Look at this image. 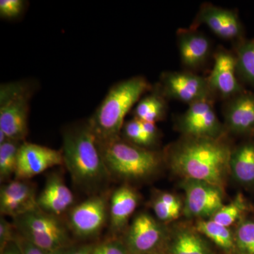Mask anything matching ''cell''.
<instances>
[{
    "label": "cell",
    "mask_w": 254,
    "mask_h": 254,
    "mask_svg": "<svg viewBox=\"0 0 254 254\" xmlns=\"http://www.w3.org/2000/svg\"><path fill=\"white\" fill-rule=\"evenodd\" d=\"M14 242L17 245L21 254H52L33 245L17 232H16Z\"/></svg>",
    "instance_id": "cell-33"
},
{
    "label": "cell",
    "mask_w": 254,
    "mask_h": 254,
    "mask_svg": "<svg viewBox=\"0 0 254 254\" xmlns=\"http://www.w3.org/2000/svg\"><path fill=\"white\" fill-rule=\"evenodd\" d=\"M98 145L111 178L140 181L154 175L160 168L156 152L131 144L121 136Z\"/></svg>",
    "instance_id": "cell-4"
},
{
    "label": "cell",
    "mask_w": 254,
    "mask_h": 254,
    "mask_svg": "<svg viewBox=\"0 0 254 254\" xmlns=\"http://www.w3.org/2000/svg\"><path fill=\"white\" fill-rule=\"evenodd\" d=\"M181 128L194 138H218L222 131L221 124L207 98L190 104L182 117Z\"/></svg>",
    "instance_id": "cell-12"
},
{
    "label": "cell",
    "mask_w": 254,
    "mask_h": 254,
    "mask_svg": "<svg viewBox=\"0 0 254 254\" xmlns=\"http://www.w3.org/2000/svg\"><path fill=\"white\" fill-rule=\"evenodd\" d=\"M230 169L235 180L242 185L254 184V144L246 143L232 153Z\"/></svg>",
    "instance_id": "cell-21"
},
{
    "label": "cell",
    "mask_w": 254,
    "mask_h": 254,
    "mask_svg": "<svg viewBox=\"0 0 254 254\" xmlns=\"http://www.w3.org/2000/svg\"><path fill=\"white\" fill-rule=\"evenodd\" d=\"M231 154L218 138L190 137L172 152L170 162L173 170L186 180L205 182L222 190Z\"/></svg>",
    "instance_id": "cell-2"
},
{
    "label": "cell",
    "mask_w": 254,
    "mask_h": 254,
    "mask_svg": "<svg viewBox=\"0 0 254 254\" xmlns=\"http://www.w3.org/2000/svg\"><path fill=\"white\" fill-rule=\"evenodd\" d=\"M138 202L139 195L128 185H123L114 190L109 200L110 231L117 234L125 230Z\"/></svg>",
    "instance_id": "cell-15"
},
{
    "label": "cell",
    "mask_w": 254,
    "mask_h": 254,
    "mask_svg": "<svg viewBox=\"0 0 254 254\" xmlns=\"http://www.w3.org/2000/svg\"><path fill=\"white\" fill-rule=\"evenodd\" d=\"M16 229L14 224L6 220L4 216L0 218V250L1 252L6 248V246L14 242Z\"/></svg>",
    "instance_id": "cell-32"
},
{
    "label": "cell",
    "mask_w": 254,
    "mask_h": 254,
    "mask_svg": "<svg viewBox=\"0 0 254 254\" xmlns=\"http://www.w3.org/2000/svg\"><path fill=\"white\" fill-rule=\"evenodd\" d=\"M162 83L168 96L190 104L206 99L210 89L208 80L190 73H166Z\"/></svg>",
    "instance_id": "cell-13"
},
{
    "label": "cell",
    "mask_w": 254,
    "mask_h": 254,
    "mask_svg": "<svg viewBox=\"0 0 254 254\" xmlns=\"http://www.w3.org/2000/svg\"><path fill=\"white\" fill-rule=\"evenodd\" d=\"M236 60L237 71L254 85V41L247 42L239 48Z\"/></svg>",
    "instance_id": "cell-27"
},
{
    "label": "cell",
    "mask_w": 254,
    "mask_h": 254,
    "mask_svg": "<svg viewBox=\"0 0 254 254\" xmlns=\"http://www.w3.org/2000/svg\"><path fill=\"white\" fill-rule=\"evenodd\" d=\"M157 199L161 201L164 204L168 205L177 210H181L182 203L180 199L175 195L170 193H162L157 197Z\"/></svg>",
    "instance_id": "cell-35"
},
{
    "label": "cell",
    "mask_w": 254,
    "mask_h": 254,
    "mask_svg": "<svg viewBox=\"0 0 254 254\" xmlns=\"http://www.w3.org/2000/svg\"></svg>",
    "instance_id": "cell-37"
},
{
    "label": "cell",
    "mask_w": 254,
    "mask_h": 254,
    "mask_svg": "<svg viewBox=\"0 0 254 254\" xmlns=\"http://www.w3.org/2000/svg\"><path fill=\"white\" fill-rule=\"evenodd\" d=\"M234 254H254V221L244 220L235 232Z\"/></svg>",
    "instance_id": "cell-26"
},
{
    "label": "cell",
    "mask_w": 254,
    "mask_h": 254,
    "mask_svg": "<svg viewBox=\"0 0 254 254\" xmlns=\"http://www.w3.org/2000/svg\"><path fill=\"white\" fill-rule=\"evenodd\" d=\"M109 199L106 192L92 195L68 212L67 226L80 239L96 237L109 220Z\"/></svg>",
    "instance_id": "cell-7"
},
{
    "label": "cell",
    "mask_w": 254,
    "mask_h": 254,
    "mask_svg": "<svg viewBox=\"0 0 254 254\" xmlns=\"http://www.w3.org/2000/svg\"><path fill=\"white\" fill-rule=\"evenodd\" d=\"M167 241L168 233L161 222L141 213L133 219L123 242L129 254H155L165 248Z\"/></svg>",
    "instance_id": "cell-8"
},
{
    "label": "cell",
    "mask_w": 254,
    "mask_h": 254,
    "mask_svg": "<svg viewBox=\"0 0 254 254\" xmlns=\"http://www.w3.org/2000/svg\"><path fill=\"white\" fill-rule=\"evenodd\" d=\"M165 246L167 254H213L197 232L184 229L175 234Z\"/></svg>",
    "instance_id": "cell-20"
},
{
    "label": "cell",
    "mask_w": 254,
    "mask_h": 254,
    "mask_svg": "<svg viewBox=\"0 0 254 254\" xmlns=\"http://www.w3.org/2000/svg\"><path fill=\"white\" fill-rule=\"evenodd\" d=\"M13 224L21 236L50 254L72 245L67 225L39 208L13 218Z\"/></svg>",
    "instance_id": "cell-5"
},
{
    "label": "cell",
    "mask_w": 254,
    "mask_h": 254,
    "mask_svg": "<svg viewBox=\"0 0 254 254\" xmlns=\"http://www.w3.org/2000/svg\"><path fill=\"white\" fill-rule=\"evenodd\" d=\"M247 208L245 200L238 195L235 200L227 205H223L213 216L211 220L223 226L229 227L241 218Z\"/></svg>",
    "instance_id": "cell-25"
},
{
    "label": "cell",
    "mask_w": 254,
    "mask_h": 254,
    "mask_svg": "<svg viewBox=\"0 0 254 254\" xmlns=\"http://www.w3.org/2000/svg\"><path fill=\"white\" fill-rule=\"evenodd\" d=\"M64 165L63 151L24 141L18 150L14 179L30 180L48 169Z\"/></svg>",
    "instance_id": "cell-9"
},
{
    "label": "cell",
    "mask_w": 254,
    "mask_h": 254,
    "mask_svg": "<svg viewBox=\"0 0 254 254\" xmlns=\"http://www.w3.org/2000/svg\"><path fill=\"white\" fill-rule=\"evenodd\" d=\"M153 211L157 219L161 222H167L175 220L180 216L181 210H177L168 205L164 204L161 201L155 198L152 205Z\"/></svg>",
    "instance_id": "cell-31"
},
{
    "label": "cell",
    "mask_w": 254,
    "mask_h": 254,
    "mask_svg": "<svg viewBox=\"0 0 254 254\" xmlns=\"http://www.w3.org/2000/svg\"><path fill=\"white\" fill-rule=\"evenodd\" d=\"M25 1L22 0H1L0 16L4 18H14L22 14Z\"/></svg>",
    "instance_id": "cell-30"
},
{
    "label": "cell",
    "mask_w": 254,
    "mask_h": 254,
    "mask_svg": "<svg viewBox=\"0 0 254 254\" xmlns=\"http://www.w3.org/2000/svg\"><path fill=\"white\" fill-rule=\"evenodd\" d=\"M199 21L217 36L224 39H233L240 36L242 26L233 11L216 6H206L199 14Z\"/></svg>",
    "instance_id": "cell-17"
},
{
    "label": "cell",
    "mask_w": 254,
    "mask_h": 254,
    "mask_svg": "<svg viewBox=\"0 0 254 254\" xmlns=\"http://www.w3.org/2000/svg\"><path fill=\"white\" fill-rule=\"evenodd\" d=\"M38 208L46 213L60 217L69 211L74 203L72 191L59 174H50L46 185L38 195Z\"/></svg>",
    "instance_id": "cell-14"
},
{
    "label": "cell",
    "mask_w": 254,
    "mask_h": 254,
    "mask_svg": "<svg viewBox=\"0 0 254 254\" xmlns=\"http://www.w3.org/2000/svg\"><path fill=\"white\" fill-rule=\"evenodd\" d=\"M95 245H71L54 254H92Z\"/></svg>",
    "instance_id": "cell-34"
},
{
    "label": "cell",
    "mask_w": 254,
    "mask_h": 254,
    "mask_svg": "<svg viewBox=\"0 0 254 254\" xmlns=\"http://www.w3.org/2000/svg\"><path fill=\"white\" fill-rule=\"evenodd\" d=\"M34 88L27 82L3 83L0 88V131L6 138L24 142L28 135L29 102Z\"/></svg>",
    "instance_id": "cell-6"
},
{
    "label": "cell",
    "mask_w": 254,
    "mask_h": 254,
    "mask_svg": "<svg viewBox=\"0 0 254 254\" xmlns=\"http://www.w3.org/2000/svg\"><path fill=\"white\" fill-rule=\"evenodd\" d=\"M196 231L208 238L225 253H235V232L229 227L212 220H200L196 223Z\"/></svg>",
    "instance_id": "cell-22"
},
{
    "label": "cell",
    "mask_w": 254,
    "mask_h": 254,
    "mask_svg": "<svg viewBox=\"0 0 254 254\" xmlns=\"http://www.w3.org/2000/svg\"><path fill=\"white\" fill-rule=\"evenodd\" d=\"M23 142L8 139L0 144V180L1 183L11 181L15 177L18 150Z\"/></svg>",
    "instance_id": "cell-23"
},
{
    "label": "cell",
    "mask_w": 254,
    "mask_h": 254,
    "mask_svg": "<svg viewBox=\"0 0 254 254\" xmlns=\"http://www.w3.org/2000/svg\"><path fill=\"white\" fill-rule=\"evenodd\" d=\"M1 254H21V253L17 245L13 242L6 246V248L1 252Z\"/></svg>",
    "instance_id": "cell-36"
},
{
    "label": "cell",
    "mask_w": 254,
    "mask_h": 254,
    "mask_svg": "<svg viewBox=\"0 0 254 254\" xmlns=\"http://www.w3.org/2000/svg\"><path fill=\"white\" fill-rule=\"evenodd\" d=\"M180 56L185 66L196 67L206 59L210 51L208 40L200 33L185 31L179 38Z\"/></svg>",
    "instance_id": "cell-19"
},
{
    "label": "cell",
    "mask_w": 254,
    "mask_h": 254,
    "mask_svg": "<svg viewBox=\"0 0 254 254\" xmlns=\"http://www.w3.org/2000/svg\"><path fill=\"white\" fill-rule=\"evenodd\" d=\"M122 133L125 141L131 144L145 148L151 146L142 128L141 121L138 119L134 118L125 123Z\"/></svg>",
    "instance_id": "cell-28"
},
{
    "label": "cell",
    "mask_w": 254,
    "mask_h": 254,
    "mask_svg": "<svg viewBox=\"0 0 254 254\" xmlns=\"http://www.w3.org/2000/svg\"><path fill=\"white\" fill-rule=\"evenodd\" d=\"M149 88L144 78L137 76L119 82L110 88L88 120L98 143L121 136L125 117Z\"/></svg>",
    "instance_id": "cell-3"
},
{
    "label": "cell",
    "mask_w": 254,
    "mask_h": 254,
    "mask_svg": "<svg viewBox=\"0 0 254 254\" xmlns=\"http://www.w3.org/2000/svg\"><path fill=\"white\" fill-rule=\"evenodd\" d=\"M165 113V102L157 94L148 95L140 100L134 110L135 118L151 123L161 120Z\"/></svg>",
    "instance_id": "cell-24"
},
{
    "label": "cell",
    "mask_w": 254,
    "mask_h": 254,
    "mask_svg": "<svg viewBox=\"0 0 254 254\" xmlns=\"http://www.w3.org/2000/svg\"><path fill=\"white\" fill-rule=\"evenodd\" d=\"M236 71V58L228 53H218L208 80L210 88L223 97H230L240 93L242 88L237 81Z\"/></svg>",
    "instance_id": "cell-16"
},
{
    "label": "cell",
    "mask_w": 254,
    "mask_h": 254,
    "mask_svg": "<svg viewBox=\"0 0 254 254\" xmlns=\"http://www.w3.org/2000/svg\"><path fill=\"white\" fill-rule=\"evenodd\" d=\"M92 254H129L123 241L110 239L95 245Z\"/></svg>",
    "instance_id": "cell-29"
},
{
    "label": "cell",
    "mask_w": 254,
    "mask_h": 254,
    "mask_svg": "<svg viewBox=\"0 0 254 254\" xmlns=\"http://www.w3.org/2000/svg\"><path fill=\"white\" fill-rule=\"evenodd\" d=\"M38 195L35 185L29 180H14L1 185L0 213L15 218L38 208Z\"/></svg>",
    "instance_id": "cell-11"
},
{
    "label": "cell",
    "mask_w": 254,
    "mask_h": 254,
    "mask_svg": "<svg viewBox=\"0 0 254 254\" xmlns=\"http://www.w3.org/2000/svg\"><path fill=\"white\" fill-rule=\"evenodd\" d=\"M184 213L189 218L212 217L223 205L221 189L205 182L186 180Z\"/></svg>",
    "instance_id": "cell-10"
},
{
    "label": "cell",
    "mask_w": 254,
    "mask_h": 254,
    "mask_svg": "<svg viewBox=\"0 0 254 254\" xmlns=\"http://www.w3.org/2000/svg\"><path fill=\"white\" fill-rule=\"evenodd\" d=\"M62 151L64 165L74 185L90 194L100 193L111 177L88 121L64 131Z\"/></svg>",
    "instance_id": "cell-1"
},
{
    "label": "cell",
    "mask_w": 254,
    "mask_h": 254,
    "mask_svg": "<svg viewBox=\"0 0 254 254\" xmlns=\"http://www.w3.org/2000/svg\"><path fill=\"white\" fill-rule=\"evenodd\" d=\"M225 115L229 128L235 133H247L254 129V95H238L230 102Z\"/></svg>",
    "instance_id": "cell-18"
}]
</instances>
